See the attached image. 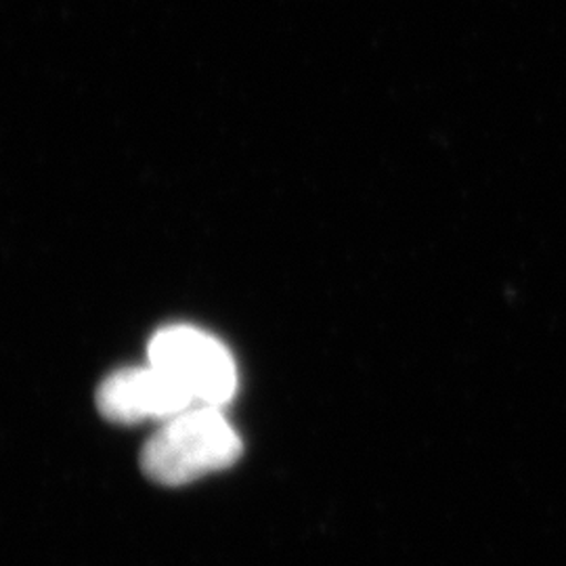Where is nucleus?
Here are the masks:
<instances>
[{
  "instance_id": "obj_1",
  "label": "nucleus",
  "mask_w": 566,
  "mask_h": 566,
  "mask_svg": "<svg viewBox=\"0 0 566 566\" xmlns=\"http://www.w3.org/2000/svg\"><path fill=\"white\" fill-rule=\"evenodd\" d=\"M242 439L221 407L196 405L163 422L142 451L143 472L158 485L181 486L235 464Z\"/></svg>"
},
{
  "instance_id": "obj_2",
  "label": "nucleus",
  "mask_w": 566,
  "mask_h": 566,
  "mask_svg": "<svg viewBox=\"0 0 566 566\" xmlns=\"http://www.w3.org/2000/svg\"><path fill=\"white\" fill-rule=\"evenodd\" d=\"M149 364L179 382L196 405L224 407L238 390V367L231 353L198 327L160 329L149 343Z\"/></svg>"
},
{
  "instance_id": "obj_3",
  "label": "nucleus",
  "mask_w": 566,
  "mask_h": 566,
  "mask_svg": "<svg viewBox=\"0 0 566 566\" xmlns=\"http://www.w3.org/2000/svg\"><path fill=\"white\" fill-rule=\"evenodd\" d=\"M97 407L105 420L130 426L145 420L166 422L196 407V401L179 382L149 364L107 376L97 388Z\"/></svg>"
}]
</instances>
